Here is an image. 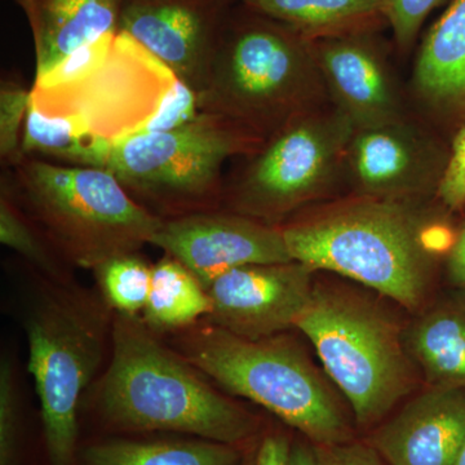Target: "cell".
Returning <instances> with one entry per match:
<instances>
[{"label": "cell", "mask_w": 465, "mask_h": 465, "mask_svg": "<svg viewBox=\"0 0 465 465\" xmlns=\"http://www.w3.org/2000/svg\"><path fill=\"white\" fill-rule=\"evenodd\" d=\"M436 200L451 213L465 206V124L460 125L452 140L448 164L437 189Z\"/></svg>", "instance_id": "obj_30"}, {"label": "cell", "mask_w": 465, "mask_h": 465, "mask_svg": "<svg viewBox=\"0 0 465 465\" xmlns=\"http://www.w3.org/2000/svg\"><path fill=\"white\" fill-rule=\"evenodd\" d=\"M116 34L118 33L104 34L94 41L67 54L47 74L35 78L33 87L42 88V90L72 87L90 78L105 64Z\"/></svg>", "instance_id": "obj_28"}, {"label": "cell", "mask_w": 465, "mask_h": 465, "mask_svg": "<svg viewBox=\"0 0 465 465\" xmlns=\"http://www.w3.org/2000/svg\"><path fill=\"white\" fill-rule=\"evenodd\" d=\"M411 87L434 118L465 124V0H454L428 32Z\"/></svg>", "instance_id": "obj_17"}, {"label": "cell", "mask_w": 465, "mask_h": 465, "mask_svg": "<svg viewBox=\"0 0 465 465\" xmlns=\"http://www.w3.org/2000/svg\"><path fill=\"white\" fill-rule=\"evenodd\" d=\"M197 92L182 81H177L168 94L157 114L134 136L146 134L167 133L194 121L200 115Z\"/></svg>", "instance_id": "obj_29"}, {"label": "cell", "mask_w": 465, "mask_h": 465, "mask_svg": "<svg viewBox=\"0 0 465 465\" xmlns=\"http://www.w3.org/2000/svg\"><path fill=\"white\" fill-rule=\"evenodd\" d=\"M108 143L85 134L75 122L67 118H50L29 106L24 127V157H47L69 166L91 167L97 153Z\"/></svg>", "instance_id": "obj_23"}, {"label": "cell", "mask_w": 465, "mask_h": 465, "mask_svg": "<svg viewBox=\"0 0 465 465\" xmlns=\"http://www.w3.org/2000/svg\"><path fill=\"white\" fill-rule=\"evenodd\" d=\"M308 41L367 33L388 21V0H240Z\"/></svg>", "instance_id": "obj_21"}, {"label": "cell", "mask_w": 465, "mask_h": 465, "mask_svg": "<svg viewBox=\"0 0 465 465\" xmlns=\"http://www.w3.org/2000/svg\"><path fill=\"white\" fill-rule=\"evenodd\" d=\"M177 351L235 396L258 403L313 445L348 442L351 430L329 385L283 335L251 341L202 321L183 330Z\"/></svg>", "instance_id": "obj_6"}, {"label": "cell", "mask_w": 465, "mask_h": 465, "mask_svg": "<svg viewBox=\"0 0 465 465\" xmlns=\"http://www.w3.org/2000/svg\"><path fill=\"white\" fill-rule=\"evenodd\" d=\"M313 273L296 260L231 269L207 287L206 322L251 341L286 331L307 307Z\"/></svg>", "instance_id": "obj_13"}, {"label": "cell", "mask_w": 465, "mask_h": 465, "mask_svg": "<svg viewBox=\"0 0 465 465\" xmlns=\"http://www.w3.org/2000/svg\"><path fill=\"white\" fill-rule=\"evenodd\" d=\"M79 465H242V452L183 434H100L82 442Z\"/></svg>", "instance_id": "obj_19"}, {"label": "cell", "mask_w": 465, "mask_h": 465, "mask_svg": "<svg viewBox=\"0 0 465 465\" xmlns=\"http://www.w3.org/2000/svg\"><path fill=\"white\" fill-rule=\"evenodd\" d=\"M35 451L17 370L5 356L0 363V465H41Z\"/></svg>", "instance_id": "obj_26"}, {"label": "cell", "mask_w": 465, "mask_h": 465, "mask_svg": "<svg viewBox=\"0 0 465 465\" xmlns=\"http://www.w3.org/2000/svg\"><path fill=\"white\" fill-rule=\"evenodd\" d=\"M313 449L320 465H385L384 459L371 445L348 440L332 445H313Z\"/></svg>", "instance_id": "obj_32"}, {"label": "cell", "mask_w": 465, "mask_h": 465, "mask_svg": "<svg viewBox=\"0 0 465 465\" xmlns=\"http://www.w3.org/2000/svg\"><path fill=\"white\" fill-rule=\"evenodd\" d=\"M312 45L330 101L354 128L406 115L390 63L370 32L318 39Z\"/></svg>", "instance_id": "obj_15"}, {"label": "cell", "mask_w": 465, "mask_h": 465, "mask_svg": "<svg viewBox=\"0 0 465 465\" xmlns=\"http://www.w3.org/2000/svg\"><path fill=\"white\" fill-rule=\"evenodd\" d=\"M440 3L442 0H388V23L402 50L411 47L425 18Z\"/></svg>", "instance_id": "obj_31"}, {"label": "cell", "mask_w": 465, "mask_h": 465, "mask_svg": "<svg viewBox=\"0 0 465 465\" xmlns=\"http://www.w3.org/2000/svg\"><path fill=\"white\" fill-rule=\"evenodd\" d=\"M290 465H320L313 445L304 442L291 443Z\"/></svg>", "instance_id": "obj_35"}, {"label": "cell", "mask_w": 465, "mask_h": 465, "mask_svg": "<svg viewBox=\"0 0 465 465\" xmlns=\"http://www.w3.org/2000/svg\"><path fill=\"white\" fill-rule=\"evenodd\" d=\"M210 312V296L201 281L179 260L164 253L153 265L143 323L154 332L186 330L206 320Z\"/></svg>", "instance_id": "obj_22"}, {"label": "cell", "mask_w": 465, "mask_h": 465, "mask_svg": "<svg viewBox=\"0 0 465 465\" xmlns=\"http://www.w3.org/2000/svg\"><path fill=\"white\" fill-rule=\"evenodd\" d=\"M14 2L17 3V5L24 9L26 18L30 16L33 11L34 0H14Z\"/></svg>", "instance_id": "obj_36"}, {"label": "cell", "mask_w": 465, "mask_h": 465, "mask_svg": "<svg viewBox=\"0 0 465 465\" xmlns=\"http://www.w3.org/2000/svg\"><path fill=\"white\" fill-rule=\"evenodd\" d=\"M291 442L284 434H265L256 443L250 465H290Z\"/></svg>", "instance_id": "obj_33"}, {"label": "cell", "mask_w": 465, "mask_h": 465, "mask_svg": "<svg viewBox=\"0 0 465 465\" xmlns=\"http://www.w3.org/2000/svg\"><path fill=\"white\" fill-rule=\"evenodd\" d=\"M112 313L73 281L43 278L27 302L23 323L41 403V465H79L81 406L112 341Z\"/></svg>", "instance_id": "obj_4"}, {"label": "cell", "mask_w": 465, "mask_h": 465, "mask_svg": "<svg viewBox=\"0 0 465 465\" xmlns=\"http://www.w3.org/2000/svg\"><path fill=\"white\" fill-rule=\"evenodd\" d=\"M295 327L316 349L358 424L381 420L411 391V361L400 324L376 302L316 283Z\"/></svg>", "instance_id": "obj_8"}, {"label": "cell", "mask_w": 465, "mask_h": 465, "mask_svg": "<svg viewBox=\"0 0 465 465\" xmlns=\"http://www.w3.org/2000/svg\"><path fill=\"white\" fill-rule=\"evenodd\" d=\"M173 70L128 34L118 33L105 64L72 87H32L30 105L50 118H67L85 134L113 143L148 124L176 82Z\"/></svg>", "instance_id": "obj_10"}, {"label": "cell", "mask_w": 465, "mask_h": 465, "mask_svg": "<svg viewBox=\"0 0 465 465\" xmlns=\"http://www.w3.org/2000/svg\"><path fill=\"white\" fill-rule=\"evenodd\" d=\"M423 314L406 347L430 387L465 390V291Z\"/></svg>", "instance_id": "obj_20"}, {"label": "cell", "mask_w": 465, "mask_h": 465, "mask_svg": "<svg viewBox=\"0 0 465 465\" xmlns=\"http://www.w3.org/2000/svg\"><path fill=\"white\" fill-rule=\"evenodd\" d=\"M100 296L110 311L122 316L139 317L148 302L153 265L139 252L124 253L101 262L94 269Z\"/></svg>", "instance_id": "obj_25"}, {"label": "cell", "mask_w": 465, "mask_h": 465, "mask_svg": "<svg viewBox=\"0 0 465 465\" xmlns=\"http://www.w3.org/2000/svg\"><path fill=\"white\" fill-rule=\"evenodd\" d=\"M428 200L356 195L293 217L281 231L292 260L414 311L430 293L440 249L452 243Z\"/></svg>", "instance_id": "obj_2"}, {"label": "cell", "mask_w": 465, "mask_h": 465, "mask_svg": "<svg viewBox=\"0 0 465 465\" xmlns=\"http://www.w3.org/2000/svg\"><path fill=\"white\" fill-rule=\"evenodd\" d=\"M0 242L25 259L43 278L56 282L72 281L67 269L70 264L5 192H0Z\"/></svg>", "instance_id": "obj_24"}, {"label": "cell", "mask_w": 465, "mask_h": 465, "mask_svg": "<svg viewBox=\"0 0 465 465\" xmlns=\"http://www.w3.org/2000/svg\"><path fill=\"white\" fill-rule=\"evenodd\" d=\"M124 0H34L27 17L35 48V78L82 45L118 33Z\"/></svg>", "instance_id": "obj_18"}, {"label": "cell", "mask_w": 465, "mask_h": 465, "mask_svg": "<svg viewBox=\"0 0 465 465\" xmlns=\"http://www.w3.org/2000/svg\"><path fill=\"white\" fill-rule=\"evenodd\" d=\"M327 100L312 41L242 3L232 8L198 94L201 112L264 142Z\"/></svg>", "instance_id": "obj_3"}, {"label": "cell", "mask_w": 465, "mask_h": 465, "mask_svg": "<svg viewBox=\"0 0 465 465\" xmlns=\"http://www.w3.org/2000/svg\"><path fill=\"white\" fill-rule=\"evenodd\" d=\"M353 124L324 105L291 121L247 155L229 185V211L274 225L320 200L345 176Z\"/></svg>", "instance_id": "obj_9"}, {"label": "cell", "mask_w": 465, "mask_h": 465, "mask_svg": "<svg viewBox=\"0 0 465 465\" xmlns=\"http://www.w3.org/2000/svg\"><path fill=\"white\" fill-rule=\"evenodd\" d=\"M464 445L461 388H428L371 437L372 448L390 465H457Z\"/></svg>", "instance_id": "obj_16"}, {"label": "cell", "mask_w": 465, "mask_h": 465, "mask_svg": "<svg viewBox=\"0 0 465 465\" xmlns=\"http://www.w3.org/2000/svg\"><path fill=\"white\" fill-rule=\"evenodd\" d=\"M446 277L458 291H465V220L446 252Z\"/></svg>", "instance_id": "obj_34"}, {"label": "cell", "mask_w": 465, "mask_h": 465, "mask_svg": "<svg viewBox=\"0 0 465 465\" xmlns=\"http://www.w3.org/2000/svg\"><path fill=\"white\" fill-rule=\"evenodd\" d=\"M457 465H465V445L463 451H461L460 458H459V461Z\"/></svg>", "instance_id": "obj_37"}, {"label": "cell", "mask_w": 465, "mask_h": 465, "mask_svg": "<svg viewBox=\"0 0 465 465\" xmlns=\"http://www.w3.org/2000/svg\"><path fill=\"white\" fill-rule=\"evenodd\" d=\"M240 0H124L128 34L200 94L232 5Z\"/></svg>", "instance_id": "obj_14"}, {"label": "cell", "mask_w": 465, "mask_h": 465, "mask_svg": "<svg viewBox=\"0 0 465 465\" xmlns=\"http://www.w3.org/2000/svg\"><path fill=\"white\" fill-rule=\"evenodd\" d=\"M449 153L407 115L354 128L345 154V176L357 195L391 200L436 197Z\"/></svg>", "instance_id": "obj_11"}, {"label": "cell", "mask_w": 465, "mask_h": 465, "mask_svg": "<svg viewBox=\"0 0 465 465\" xmlns=\"http://www.w3.org/2000/svg\"><path fill=\"white\" fill-rule=\"evenodd\" d=\"M264 143L240 125L201 112L167 133L133 136L106 150L99 170L161 219L213 211L224 200L223 167Z\"/></svg>", "instance_id": "obj_7"}, {"label": "cell", "mask_w": 465, "mask_h": 465, "mask_svg": "<svg viewBox=\"0 0 465 465\" xmlns=\"http://www.w3.org/2000/svg\"><path fill=\"white\" fill-rule=\"evenodd\" d=\"M150 244L179 260L206 290L237 266L292 262L281 226L234 211L163 219Z\"/></svg>", "instance_id": "obj_12"}, {"label": "cell", "mask_w": 465, "mask_h": 465, "mask_svg": "<svg viewBox=\"0 0 465 465\" xmlns=\"http://www.w3.org/2000/svg\"><path fill=\"white\" fill-rule=\"evenodd\" d=\"M32 88L17 81H3L0 85V162L3 168L23 161L24 127L29 112Z\"/></svg>", "instance_id": "obj_27"}, {"label": "cell", "mask_w": 465, "mask_h": 465, "mask_svg": "<svg viewBox=\"0 0 465 465\" xmlns=\"http://www.w3.org/2000/svg\"><path fill=\"white\" fill-rule=\"evenodd\" d=\"M109 365L84 403L100 434H183L241 448L255 416L223 396L140 317L115 314Z\"/></svg>", "instance_id": "obj_1"}, {"label": "cell", "mask_w": 465, "mask_h": 465, "mask_svg": "<svg viewBox=\"0 0 465 465\" xmlns=\"http://www.w3.org/2000/svg\"><path fill=\"white\" fill-rule=\"evenodd\" d=\"M0 192L16 202L67 264L82 269L139 252L163 222L99 168L25 157L5 168Z\"/></svg>", "instance_id": "obj_5"}]
</instances>
